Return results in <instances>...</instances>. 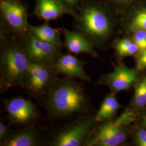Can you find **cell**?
<instances>
[{
    "label": "cell",
    "instance_id": "cell-1",
    "mask_svg": "<svg viewBox=\"0 0 146 146\" xmlns=\"http://www.w3.org/2000/svg\"><path fill=\"white\" fill-rule=\"evenodd\" d=\"M48 92L47 108L54 117H69L88 110L83 87L71 78L54 80Z\"/></svg>",
    "mask_w": 146,
    "mask_h": 146
},
{
    "label": "cell",
    "instance_id": "cell-2",
    "mask_svg": "<svg viewBox=\"0 0 146 146\" xmlns=\"http://www.w3.org/2000/svg\"><path fill=\"white\" fill-rule=\"evenodd\" d=\"M77 31L94 46L110 36L113 21L108 11L91 0H82L74 17Z\"/></svg>",
    "mask_w": 146,
    "mask_h": 146
},
{
    "label": "cell",
    "instance_id": "cell-3",
    "mask_svg": "<svg viewBox=\"0 0 146 146\" xmlns=\"http://www.w3.org/2000/svg\"><path fill=\"white\" fill-rule=\"evenodd\" d=\"M31 62L24 45L5 42L0 55L1 89L23 87Z\"/></svg>",
    "mask_w": 146,
    "mask_h": 146
},
{
    "label": "cell",
    "instance_id": "cell-4",
    "mask_svg": "<svg viewBox=\"0 0 146 146\" xmlns=\"http://www.w3.org/2000/svg\"><path fill=\"white\" fill-rule=\"evenodd\" d=\"M135 119L131 112H125L114 121L103 123L91 133L84 146H117L127 138L125 126Z\"/></svg>",
    "mask_w": 146,
    "mask_h": 146
},
{
    "label": "cell",
    "instance_id": "cell-5",
    "mask_svg": "<svg viewBox=\"0 0 146 146\" xmlns=\"http://www.w3.org/2000/svg\"><path fill=\"white\" fill-rule=\"evenodd\" d=\"M95 122V117H84L73 122L55 135L52 146H84L93 131Z\"/></svg>",
    "mask_w": 146,
    "mask_h": 146
},
{
    "label": "cell",
    "instance_id": "cell-6",
    "mask_svg": "<svg viewBox=\"0 0 146 146\" xmlns=\"http://www.w3.org/2000/svg\"><path fill=\"white\" fill-rule=\"evenodd\" d=\"M0 11L3 21L11 31L23 37L28 33L27 11L20 0H1Z\"/></svg>",
    "mask_w": 146,
    "mask_h": 146
},
{
    "label": "cell",
    "instance_id": "cell-7",
    "mask_svg": "<svg viewBox=\"0 0 146 146\" xmlns=\"http://www.w3.org/2000/svg\"><path fill=\"white\" fill-rule=\"evenodd\" d=\"M24 47L31 62L55 65L60 47L42 41L28 33L23 37Z\"/></svg>",
    "mask_w": 146,
    "mask_h": 146
},
{
    "label": "cell",
    "instance_id": "cell-8",
    "mask_svg": "<svg viewBox=\"0 0 146 146\" xmlns=\"http://www.w3.org/2000/svg\"><path fill=\"white\" fill-rule=\"evenodd\" d=\"M52 66L31 62L23 87L36 95H41L48 91L55 79Z\"/></svg>",
    "mask_w": 146,
    "mask_h": 146
},
{
    "label": "cell",
    "instance_id": "cell-9",
    "mask_svg": "<svg viewBox=\"0 0 146 146\" xmlns=\"http://www.w3.org/2000/svg\"><path fill=\"white\" fill-rule=\"evenodd\" d=\"M135 70L128 68L122 63L114 65L112 72L100 78V82L110 88L111 93H116L130 88L136 80Z\"/></svg>",
    "mask_w": 146,
    "mask_h": 146
},
{
    "label": "cell",
    "instance_id": "cell-10",
    "mask_svg": "<svg viewBox=\"0 0 146 146\" xmlns=\"http://www.w3.org/2000/svg\"><path fill=\"white\" fill-rule=\"evenodd\" d=\"M5 110L11 121L17 124H26L36 119L37 109L31 101L23 98L6 100Z\"/></svg>",
    "mask_w": 146,
    "mask_h": 146
},
{
    "label": "cell",
    "instance_id": "cell-11",
    "mask_svg": "<svg viewBox=\"0 0 146 146\" xmlns=\"http://www.w3.org/2000/svg\"><path fill=\"white\" fill-rule=\"evenodd\" d=\"M34 14L44 21L56 20L64 15L74 17L76 11L61 0H35Z\"/></svg>",
    "mask_w": 146,
    "mask_h": 146
},
{
    "label": "cell",
    "instance_id": "cell-12",
    "mask_svg": "<svg viewBox=\"0 0 146 146\" xmlns=\"http://www.w3.org/2000/svg\"><path fill=\"white\" fill-rule=\"evenodd\" d=\"M84 62L71 54L58 56L54 65L56 73L64 75L71 78H78L89 81L90 78L86 73Z\"/></svg>",
    "mask_w": 146,
    "mask_h": 146
},
{
    "label": "cell",
    "instance_id": "cell-13",
    "mask_svg": "<svg viewBox=\"0 0 146 146\" xmlns=\"http://www.w3.org/2000/svg\"><path fill=\"white\" fill-rule=\"evenodd\" d=\"M62 33L64 36V46L69 52L75 54L84 53L93 56L98 55L92 44L78 31L63 28Z\"/></svg>",
    "mask_w": 146,
    "mask_h": 146
},
{
    "label": "cell",
    "instance_id": "cell-14",
    "mask_svg": "<svg viewBox=\"0 0 146 146\" xmlns=\"http://www.w3.org/2000/svg\"><path fill=\"white\" fill-rule=\"evenodd\" d=\"M28 31L31 35L42 41L52 43L58 47L62 45L60 31L50 26L47 23L37 26L29 23Z\"/></svg>",
    "mask_w": 146,
    "mask_h": 146
},
{
    "label": "cell",
    "instance_id": "cell-15",
    "mask_svg": "<svg viewBox=\"0 0 146 146\" xmlns=\"http://www.w3.org/2000/svg\"><path fill=\"white\" fill-rule=\"evenodd\" d=\"M38 143L36 132L33 129L27 128L8 136L5 140L1 142V146H35Z\"/></svg>",
    "mask_w": 146,
    "mask_h": 146
},
{
    "label": "cell",
    "instance_id": "cell-16",
    "mask_svg": "<svg viewBox=\"0 0 146 146\" xmlns=\"http://www.w3.org/2000/svg\"><path fill=\"white\" fill-rule=\"evenodd\" d=\"M120 105L115 93H111L103 101L99 110L95 116L96 122H103L112 118L120 108Z\"/></svg>",
    "mask_w": 146,
    "mask_h": 146
},
{
    "label": "cell",
    "instance_id": "cell-17",
    "mask_svg": "<svg viewBox=\"0 0 146 146\" xmlns=\"http://www.w3.org/2000/svg\"><path fill=\"white\" fill-rule=\"evenodd\" d=\"M113 47L119 58L133 55L139 51V47L134 41L126 38L116 40L113 43Z\"/></svg>",
    "mask_w": 146,
    "mask_h": 146
},
{
    "label": "cell",
    "instance_id": "cell-18",
    "mask_svg": "<svg viewBox=\"0 0 146 146\" xmlns=\"http://www.w3.org/2000/svg\"><path fill=\"white\" fill-rule=\"evenodd\" d=\"M128 28L131 31H146V8L136 11L131 18Z\"/></svg>",
    "mask_w": 146,
    "mask_h": 146
},
{
    "label": "cell",
    "instance_id": "cell-19",
    "mask_svg": "<svg viewBox=\"0 0 146 146\" xmlns=\"http://www.w3.org/2000/svg\"><path fill=\"white\" fill-rule=\"evenodd\" d=\"M133 102L137 108L146 106V76L136 84Z\"/></svg>",
    "mask_w": 146,
    "mask_h": 146
},
{
    "label": "cell",
    "instance_id": "cell-20",
    "mask_svg": "<svg viewBox=\"0 0 146 146\" xmlns=\"http://www.w3.org/2000/svg\"><path fill=\"white\" fill-rule=\"evenodd\" d=\"M134 41L137 45L139 52L146 50V31L140 30L134 31Z\"/></svg>",
    "mask_w": 146,
    "mask_h": 146
},
{
    "label": "cell",
    "instance_id": "cell-21",
    "mask_svg": "<svg viewBox=\"0 0 146 146\" xmlns=\"http://www.w3.org/2000/svg\"><path fill=\"white\" fill-rule=\"evenodd\" d=\"M136 141L138 146H146V129H141L137 131L136 135Z\"/></svg>",
    "mask_w": 146,
    "mask_h": 146
},
{
    "label": "cell",
    "instance_id": "cell-22",
    "mask_svg": "<svg viewBox=\"0 0 146 146\" xmlns=\"http://www.w3.org/2000/svg\"><path fill=\"white\" fill-rule=\"evenodd\" d=\"M136 68L139 70L146 69V50L140 52L137 58Z\"/></svg>",
    "mask_w": 146,
    "mask_h": 146
},
{
    "label": "cell",
    "instance_id": "cell-23",
    "mask_svg": "<svg viewBox=\"0 0 146 146\" xmlns=\"http://www.w3.org/2000/svg\"><path fill=\"white\" fill-rule=\"evenodd\" d=\"M9 136V128L3 122H0V141L5 140Z\"/></svg>",
    "mask_w": 146,
    "mask_h": 146
},
{
    "label": "cell",
    "instance_id": "cell-24",
    "mask_svg": "<svg viewBox=\"0 0 146 146\" xmlns=\"http://www.w3.org/2000/svg\"><path fill=\"white\" fill-rule=\"evenodd\" d=\"M75 11H77L82 0H61Z\"/></svg>",
    "mask_w": 146,
    "mask_h": 146
},
{
    "label": "cell",
    "instance_id": "cell-25",
    "mask_svg": "<svg viewBox=\"0 0 146 146\" xmlns=\"http://www.w3.org/2000/svg\"><path fill=\"white\" fill-rule=\"evenodd\" d=\"M112 1L117 3H124L126 2H127L128 0H112Z\"/></svg>",
    "mask_w": 146,
    "mask_h": 146
},
{
    "label": "cell",
    "instance_id": "cell-26",
    "mask_svg": "<svg viewBox=\"0 0 146 146\" xmlns=\"http://www.w3.org/2000/svg\"><path fill=\"white\" fill-rule=\"evenodd\" d=\"M142 124L146 128V114L142 118Z\"/></svg>",
    "mask_w": 146,
    "mask_h": 146
}]
</instances>
